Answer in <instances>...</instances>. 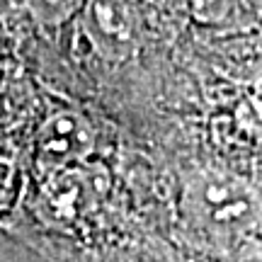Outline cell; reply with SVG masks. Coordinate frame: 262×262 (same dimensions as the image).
I'll use <instances>...</instances> for the list:
<instances>
[{
	"mask_svg": "<svg viewBox=\"0 0 262 262\" xmlns=\"http://www.w3.org/2000/svg\"><path fill=\"white\" fill-rule=\"evenodd\" d=\"M83 27L95 49L110 58H124L136 49L139 17L129 0H83Z\"/></svg>",
	"mask_w": 262,
	"mask_h": 262,
	"instance_id": "cell-1",
	"label": "cell"
},
{
	"mask_svg": "<svg viewBox=\"0 0 262 262\" xmlns=\"http://www.w3.org/2000/svg\"><path fill=\"white\" fill-rule=\"evenodd\" d=\"M90 148L93 131L75 112H56L39 131V158L44 165H63Z\"/></svg>",
	"mask_w": 262,
	"mask_h": 262,
	"instance_id": "cell-2",
	"label": "cell"
},
{
	"mask_svg": "<svg viewBox=\"0 0 262 262\" xmlns=\"http://www.w3.org/2000/svg\"><path fill=\"white\" fill-rule=\"evenodd\" d=\"M83 0H27L32 15L47 25H61L63 19L73 17L80 10Z\"/></svg>",
	"mask_w": 262,
	"mask_h": 262,
	"instance_id": "cell-3",
	"label": "cell"
}]
</instances>
